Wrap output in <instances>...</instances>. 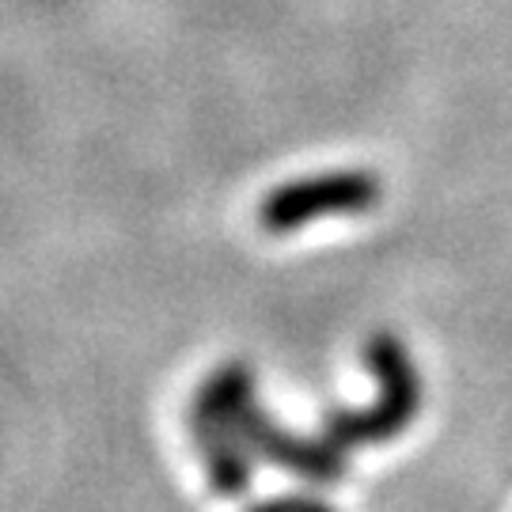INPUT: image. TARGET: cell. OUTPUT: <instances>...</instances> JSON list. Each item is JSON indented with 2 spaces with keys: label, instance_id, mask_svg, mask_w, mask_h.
<instances>
[{
  "label": "cell",
  "instance_id": "3957f363",
  "mask_svg": "<svg viewBox=\"0 0 512 512\" xmlns=\"http://www.w3.org/2000/svg\"><path fill=\"white\" fill-rule=\"evenodd\" d=\"M239 433H243V444L255 452L258 459H270L277 467L293 471L296 478L304 482H319V486H330V482H342L349 471L346 448H338L334 440L319 437H300V433H289L285 425H277L258 399L239 418Z\"/></svg>",
  "mask_w": 512,
  "mask_h": 512
},
{
  "label": "cell",
  "instance_id": "5b68a950",
  "mask_svg": "<svg viewBox=\"0 0 512 512\" xmlns=\"http://www.w3.org/2000/svg\"><path fill=\"white\" fill-rule=\"evenodd\" d=\"M247 512H334L327 501H319V497H308V494H281V497H266V501H258L251 505Z\"/></svg>",
  "mask_w": 512,
  "mask_h": 512
},
{
  "label": "cell",
  "instance_id": "7a4b0ae2",
  "mask_svg": "<svg viewBox=\"0 0 512 512\" xmlns=\"http://www.w3.org/2000/svg\"><path fill=\"white\" fill-rule=\"evenodd\" d=\"M380 179L372 171H330L274 186L258 205V224L274 236L296 232L319 217H353L380 202Z\"/></svg>",
  "mask_w": 512,
  "mask_h": 512
},
{
  "label": "cell",
  "instance_id": "277c9868",
  "mask_svg": "<svg viewBox=\"0 0 512 512\" xmlns=\"http://www.w3.org/2000/svg\"><path fill=\"white\" fill-rule=\"evenodd\" d=\"M190 433H194V444L205 459V475H209L213 494H247L251 478H255V452L243 444V433L217 418L194 414V410H190Z\"/></svg>",
  "mask_w": 512,
  "mask_h": 512
},
{
  "label": "cell",
  "instance_id": "6da1fadb",
  "mask_svg": "<svg viewBox=\"0 0 512 512\" xmlns=\"http://www.w3.org/2000/svg\"><path fill=\"white\" fill-rule=\"evenodd\" d=\"M365 368L380 380V399L361 410H327L323 414V437L338 448H361V444H384L399 437L410 421L418 418L421 380L406 346L395 334H372L365 342Z\"/></svg>",
  "mask_w": 512,
  "mask_h": 512
}]
</instances>
